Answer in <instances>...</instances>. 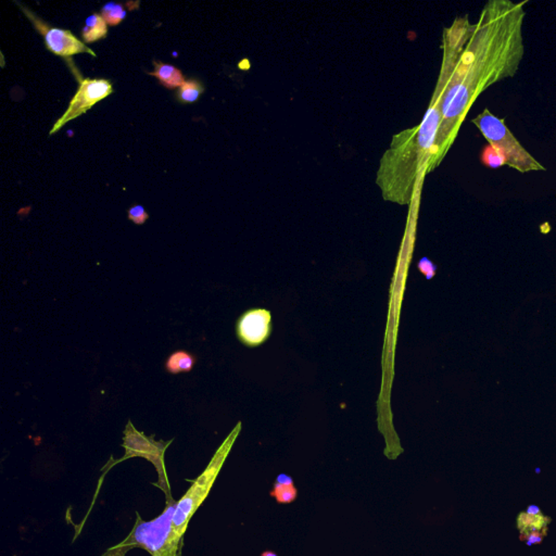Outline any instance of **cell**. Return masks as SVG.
I'll list each match as a JSON object with an SVG mask.
<instances>
[{
  "label": "cell",
  "mask_w": 556,
  "mask_h": 556,
  "mask_svg": "<svg viewBox=\"0 0 556 556\" xmlns=\"http://www.w3.org/2000/svg\"><path fill=\"white\" fill-rule=\"evenodd\" d=\"M524 3L490 0L471 28L441 103L436 163L453 144L477 98L496 83L513 78L524 58Z\"/></svg>",
  "instance_id": "cell-1"
},
{
  "label": "cell",
  "mask_w": 556,
  "mask_h": 556,
  "mask_svg": "<svg viewBox=\"0 0 556 556\" xmlns=\"http://www.w3.org/2000/svg\"><path fill=\"white\" fill-rule=\"evenodd\" d=\"M471 122L476 125L488 144L501 153L507 167L524 174L546 170L514 136L505 121L496 117L489 109H485Z\"/></svg>",
  "instance_id": "cell-2"
},
{
  "label": "cell",
  "mask_w": 556,
  "mask_h": 556,
  "mask_svg": "<svg viewBox=\"0 0 556 556\" xmlns=\"http://www.w3.org/2000/svg\"><path fill=\"white\" fill-rule=\"evenodd\" d=\"M176 507L178 502L171 500L167 509L153 521H144L137 515V521L124 546H140L151 556H178L182 539L173 527Z\"/></svg>",
  "instance_id": "cell-3"
},
{
  "label": "cell",
  "mask_w": 556,
  "mask_h": 556,
  "mask_svg": "<svg viewBox=\"0 0 556 556\" xmlns=\"http://www.w3.org/2000/svg\"><path fill=\"white\" fill-rule=\"evenodd\" d=\"M235 438H236V434L234 432L223 442L220 449L217 450L205 471L196 479L190 487V489L178 502V507H176V511L173 517V527H174V532L180 539L184 536L192 515L196 513L202 502L205 501L210 490L212 488L215 479L220 473L227 455L230 453Z\"/></svg>",
  "instance_id": "cell-4"
},
{
  "label": "cell",
  "mask_w": 556,
  "mask_h": 556,
  "mask_svg": "<svg viewBox=\"0 0 556 556\" xmlns=\"http://www.w3.org/2000/svg\"><path fill=\"white\" fill-rule=\"evenodd\" d=\"M17 5L21 8V10L31 21L33 26L40 32V35L43 36L48 49L56 56L67 58L78 55V53H88L92 57H96V53L85 44L81 42L70 31L53 28L51 25L47 24L45 21L42 20L28 8L24 7L20 3H17Z\"/></svg>",
  "instance_id": "cell-5"
},
{
  "label": "cell",
  "mask_w": 556,
  "mask_h": 556,
  "mask_svg": "<svg viewBox=\"0 0 556 556\" xmlns=\"http://www.w3.org/2000/svg\"><path fill=\"white\" fill-rule=\"evenodd\" d=\"M80 87L75 94L65 115L53 125L50 135L55 134L67 123L87 112L92 106L99 103L113 92L110 81L105 78H78Z\"/></svg>",
  "instance_id": "cell-6"
},
{
  "label": "cell",
  "mask_w": 556,
  "mask_h": 556,
  "mask_svg": "<svg viewBox=\"0 0 556 556\" xmlns=\"http://www.w3.org/2000/svg\"><path fill=\"white\" fill-rule=\"evenodd\" d=\"M172 441L173 440L167 442L163 440L157 441L155 436L148 437L144 432H138L130 421L125 427L124 437H123L125 457L120 461L135 457L147 459L153 463L159 471L160 477L162 478L163 475H165V453L167 446H170Z\"/></svg>",
  "instance_id": "cell-7"
},
{
  "label": "cell",
  "mask_w": 556,
  "mask_h": 556,
  "mask_svg": "<svg viewBox=\"0 0 556 556\" xmlns=\"http://www.w3.org/2000/svg\"><path fill=\"white\" fill-rule=\"evenodd\" d=\"M272 332V317L267 310L245 312L237 322V336L248 347H257L269 339Z\"/></svg>",
  "instance_id": "cell-8"
},
{
  "label": "cell",
  "mask_w": 556,
  "mask_h": 556,
  "mask_svg": "<svg viewBox=\"0 0 556 556\" xmlns=\"http://www.w3.org/2000/svg\"><path fill=\"white\" fill-rule=\"evenodd\" d=\"M153 65H155V70L153 72H150L149 75L157 78L163 87L167 88V90H175V88H180L186 82L184 75L178 67L160 62V61H153Z\"/></svg>",
  "instance_id": "cell-9"
},
{
  "label": "cell",
  "mask_w": 556,
  "mask_h": 556,
  "mask_svg": "<svg viewBox=\"0 0 556 556\" xmlns=\"http://www.w3.org/2000/svg\"><path fill=\"white\" fill-rule=\"evenodd\" d=\"M516 521L517 528L521 532V536H525L532 532H542V530L549 529L552 519L551 517L544 515L542 512L538 514H530L524 511L519 514Z\"/></svg>",
  "instance_id": "cell-10"
},
{
  "label": "cell",
  "mask_w": 556,
  "mask_h": 556,
  "mask_svg": "<svg viewBox=\"0 0 556 556\" xmlns=\"http://www.w3.org/2000/svg\"><path fill=\"white\" fill-rule=\"evenodd\" d=\"M108 24L101 15L92 13L86 19L85 26L82 30L83 40L85 44H92L107 37Z\"/></svg>",
  "instance_id": "cell-11"
},
{
  "label": "cell",
  "mask_w": 556,
  "mask_h": 556,
  "mask_svg": "<svg viewBox=\"0 0 556 556\" xmlns=\"http://www.w3.org/2000/svg\"><path fill=\"white\" fill-rule=\"evenodd\" d=\"M196 357L189 352L178 350L173 352L165 362V369L171 374L190 372L195 367Z\"/></svg>",
  "instance_id": "cell-12"
},
{
  "label": "cell",
  "mask_w": 556,
  "mask_h": 556,
  "mask_svg": "<svg viewBox=\"0 0 556 556\" xmlns=\"http://www.w3.org/2000/svg\"><path fill=\"white\" fill-rule=\"evenodd\" d=\"M205 92V86L198 80H189L178 88V99L182 103H196Z\"/></svg>",
  "instance_id": "cell-13"
},
{
  "label": "cell",
  "mask_w": 556,
  "mask_h": 556,
  "mask_svg": "<svg viewBox=\"0 0 556 556\" xmlns=\"http://www.w3.org/2000/svg\"><path fill=\"white\" fill-rule=\"evenodd\" d=\"M101 17L108 25L117 26L124 21L126 17V11L121 3H108L101 9Z\"/></svg>",
  "instance_id": "cell-14"
},
{
  "label": "cell",
  "mask_w": 556,
  "mask_h": 556,
  "mask_svg": "<svg viewBox=\"0 0 556 556\" xmlns=\"http://www.w3.org/2000/svg\"><path fill=\"white\" fill-rule=\"evenodd\" d=\"M269 496L274 498L277 503L290 504L297 499L298 490L294 486H283V485L274 482V486H273V489L269 492Z\"/></svg>",
  "instance_id": "cell-15"
},
{
  "label": "cell",
  "mask_w": 556,
  "mask_h": 556,
  "mask_svg": "<svg viewBox=\"0 0 556 556\" xmlns=\"http://www.w3.org/2000/svg\"><path fill=\"white\" fill-rule=\"evenodd\" d=\"M482 161L487 167H490V169H499L505 165V160L502 157L501 153L490 145L486 146L482 150Z\"/></svg>",
  "instance_id": "cell-16"
},
{
  "label": "cell",
  "mask_w": 556,
  "mask_h": 556,
  "mask_svg": "<svg viewBox=\"0 0 556 556\" xmlns=\"http://www.w3.org/2000/svg\"><path fill=\"white\" fill-rule=\"evenodd\" d=\"M148 217L149 214L142 205H134L128 209V220L132 221L134 224L142 225L148 220Z\"/></svg>",
  "instance_id": "cell-17"
},
{
  "label": "cell",
  "mask_w": 556,
  "mask_h": 556,
  "mask_svg": "<svg viewBox=\"0 0 556 556\" xmlns=\"http://www.w3.org/2000/svg\"><path fill=\"white\" fill-rule=\"evenodd\" d=\"M548 530H542V532H532L530 534H525V536H519V540L524 541L528 546H538L541 544L548 534Z\"/></svg>",
  "instance_id": "cell-18"
},
{
  "label": "cell",
  "mask_w": 556,
  "mask_h": 556,
  "mask_svg": "<svg viewBox=\"0 0 556 556\" xmlns=\"http://www.w3.org/2000/svg\"><path fill=\"white\" fill-rule=\"evenodd\" d=\"M276 484L283 485V486H294V479L292 477L288 476L286 474H280L277 476Z\"/></svg>",
  "instance_id": "cell-19"
},
{
  "label": "cell",
  "mask_w": 556,
  "mask_h": 556,
  "mask_svg": "<svg viewBox=\"0 0 556 556\" xmlns=\"http://www.w3.org/2000/svg\"><path fill=\"white\" fill-rule=\"evenodd\" d=\"M260 556H278V555H277V554L273 551H264Z\"/></svg>",
  "instance_id": "cell-20"
}]
</instances>
